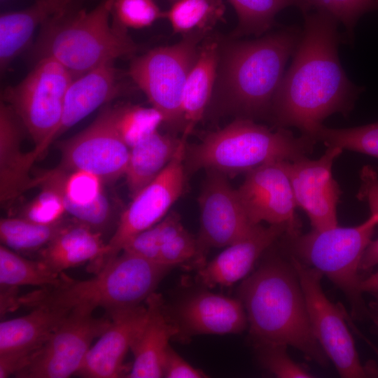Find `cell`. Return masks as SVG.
<instances>
[{
	"instance_id": "cell-1",
	"label": "cell",
	"mask_w": 378,
	"mask_h": 378,
	"mask_svg": "<svg viewBox=\"0 0 378 378\" xmlns=\"http://www.w3.org/2000/svg\"><path fill=\"white\" fill-rule=\"evenodd\" d=\"M304 15L300 41L270 113L278 127H296L310 136L328 116L349 115L364 88L349 80L340 63L337 21L321 11Z\"/></svg>"
},
{
	"instance_id": "cell-2",
	"label": "cell",
	"mask_w": 378,
	"mask_h": 378,
	"mask_svg": "<svg viewBox=\"0 0 378 378\" xmlns=\"http://www.w3.org/2000/svg\"><path fill=\"white\" fill-rule=\"evenodd\" d=\"M249 332L256 344L279 343L326 367L328 358L315 338L304 296L290 262L266 260L239 288Z\"/></svg>"
},
{
	"instance_id": "cell-3",
	"label": "cell",
	"mask_w": 378,
	"mask_h": 378,
	"mask_svg": "<svg viewBox=\"0 0 378 378\" xmlns=\"http://www.w3.org/2000/svg\"><path fill=\"white\" fill-rule=\"evenodd\" d=\"M302 31L289 26L255 39L220 43L214 92L241 115L240 118L270 113L285 66Z\"/></svg>"
},
{
	"instance_id": "cell-4",
	"label": "cell",
	"mask_w": 378,
	"mask_h": 378,
	"mask_svg": "<svg viewBox=\"0 0 378 378\" xmlns=\"http://www.w3.org/2000/svg\"><path fill=\"white\" fill-rule=\"evenodd\" d=\"M169 269L122 251L94 277L81 281L68 277L55 286L20 295L19 303L30 309L49 306L94 311L102 307L108 313L145 302Z\"/></svg>"
},
{
	"instance_id": "cell-5",
	"label": "cell",
	"mask_w": 378,
	"mask_h": 378,
	"mask_svg": "<svg viewBox=\"0 0 378 378\" xmlns=\"http://www.w3.org/2000/svg\"><path fill=\"white\" fill-rule=\"evenodd\" d=\"M111 6V0H104L90 11L50 17L41 24L34 55L55 59L77 78L134 54L138 45L127 30L110 22Z\"/></svg>"
},
{
	"instance_id": "cell-6",
	"label": "cell",
	"mask_w": 378,
	"mask_h": 378,
	"mask_svg": "<svg viewBox=\"0 0 378 378\" xmlns=\"http://www.w3.org/2000/svg\"><path fill=\"white\" fill-rule=\"evenodd\" d=\"M316 143L287 128L274 130L253 120L238 118L206 134L200 143L186 145L185 161L192 172L205 169L233 176L270 162L307 157Z\"/></svg>"
},
{
	"instance_id": "cell-7",
	"label": "cell",
	"mask_w": 378,
	"mask_h": 378,
	"mask_svg": "<svg viewBox=\"0 0 378 378\" xmlns=\"http://www.w3.org/2000/svg\"><path fill=\"white\" fill-rule=\"evenodd\" d=\"M378 214L354 227L338 225L288 237L292 255L326 275L346 296L355 319L369 316L360 288V263L372 241Z\"/></svg>"
},
{
	"instance_id": "cell-8",
	"label": "cell",
	"mask_w": 378,
	"mask_h": 378,
	"mask_svg": "<svg viewBox=\"0 0 378 378\" xmlns=\"http://www.w3.org/2000/svg\"><path fill=\"white\" fill-rule=\"evenodd\" d=\"M205 36L200 33L183 36L179 42L151 49L130 63L129 76L172 131L183 132V91Z\"/></svg>"
},
{
	"instance_id": "cell-9",
	"label": "cell",
	"mask_w": 378,
	"mask_h": 378,
	"mask_svg": "<svg viewBox=\"0 0 378 378\" xmlns=\"http://www.w3.org/2000/svg\"><path fill=\"white\" fill-rule=\"evenodd\" d=\"M74 79L72 74L51 57L38 60L18 85L7 88L4 102L13 109L35 144L28 152L31 164L45 151V145L62 115L64 97Z\"/></svg>"
},
{
	"instance_id": "cell-10",
	"label": "cell",
	"mask_w": 378,
	"mask_h": 378,
	"mask_svg": "<svg viewBox=\"0 0 378 378\" xmlns=\"http://www.w3.org/2000/svg\"><path fill=\"white\" fill-rule=\"evenodd\" d=\"M306 302L313 334L342 377L368 375L362 365L354 338L347 326L346 312L326 297L321 287L323 274L291 255Z\"/></svg>"
},
{
	"instance_id": "cell-11",
	"label": "cell",
	"mask_w": 378,
	"mask_h": 378,
	"mask_svg": "<svg viewBox=\"0 0 378 378\" xmlns=\"http://www.w3.org/2000/svg\"><path fill=\"white\" fill-rule=\"evenodd\" d=\"M186 141H183L161 173L132 197V202L121 214L104 253L89 264L91 272H98L122 252L132 237L160 222L183 194Z\"/></svg>"
},
{
	"instance_id": "cell-12",
	"label": "cell",
	"mask_w": 378,
	"mask_h": 378,
	"mask_svg": "<svg viewBox=\"0 0 378 378\" xmlns=\"http://www.w3.org/2000/svg\"><path fill=\"white\" fill-rule=\"evenodd\" d=\"M85 309L71 312L15 374L19 378H66L81 368L92 341L109 326V316L97 318Z\"/></svg>"
},
{
	"instance_id": "cell-13",
	"label": "cell",
	"mask_w": 378,
	"mask_h": 378,
	"mask_svg": "<svg viewBox=\"0 0 378 378\" xmlns=\"http://www.w3.org/2000/svg\"><path fill=\"white\" fill-rule=\"evenodd\" d=\"M59 148L62 158L57 169L89 172L104 182L125 175L130 153L115 127L111 106L104 107L83 131L61 142Z\"/></svg>"
},
{
	"instance_id": "cell-14",
	"label": "cell",
	"mask_w": 378,
	"mask_h": 378,
	"mask_svg": "<svg viewBox=\"0 0 378 378\" xmlns=\"http://www.w3.org/2000/svg\"><path fill=\"white\" fill-rule=\"evenodd\" d=\"M207 172L199 197L201 228L193 260L197 270L206 263V254L210 248L226 247L255 225L248 218L237 189L230 186L227 176L216 170Z\"/></svg>"
},
{
	"instance_id": "cell-15",
	"label": "cell",
	"mask_w": 378,
	"mask_h": 378,
	"mask_svg": "<svg viewBox=\"0 0 378 378\" xmlns=\"http://www.w3.org/2000/svg\"><path fill=\"white\" fill-rule=\"evenodd\" d=\"M287 161L270 162L246 172L237 191L253 224L284 225L287 237H294L300 234L301 223Z\"/></svg>"
},
{
	"instance_id": "cell-16",
	"label": "cell",
	"mask_w": 378,
	"mask_h": 378,
	"mask_svg": "<svg viewBox=\"0 0 378 378\" xmlns=\"http://www.w3.org/2000/svg\"><path fill=\"white\" fill-rule=\"evenodd\" d=\"M342 151L339 147L330 146L318 159L304 157L287 161L297 206L306 213L314 230L338 225L337 206L341 190L332 169Z\"/></svg>"
},
{
	"instance_id": "cell-17",
	"label": "cell",
	"mask_w": 378,
	"mask_h": 378,
	"mask_svg": "<svg viewBox=\"0 0 378 378\" xmlns=\"http://www.w3.org/2000/svg\"><path fill=\"white\" fill-rule=\"evenodd\" d=\"M108 315L109 326L90 347L76 374L90 378L126 377L127 370L123 361L146 321L147 307L141 304L112 311Z\"/></svg>"
},
{
	"instance_id": "cell-18",
	"label": "cell",
	"mask_w": 378,
	"mask_h": 378,
	"mask_svg": "<svg viewBox=\"0 0 378 378\" xmlns=\"http://www.w3.org/2000/svg\"><path fill=\"white\" fill-rule=\"evenodd\" d=\"M175 323L180 332L191 335L237 334L248 324L244 307L239 299L208 291L195 293L175 309Z\"/></svg>"
},
{
	"instance_id": "cell-19",
	"label": "cell",
	"mask_w": 378,
	"mask_h": 378,
	"mask_svg": "<svg viewBox=\"0 0 378 378\" xmlns=\"http://www.w3.org/2000/svg\"><path fill=\"white\" fill-rule=\"evenodd\" d=\"M286 234L281 225H255L243 237L226 248L198 270V280L204 286H228L242 279L255 262L280 236Z\"/></svg>"
},
{
	"instance_id": "cell-20",
	"label": "cell",
	"mask_w": 378,
	"mask_h": 378,
	"mask_svg": "<svg viewBox=\"0 0 378 378\" xmlns=\"http://www.w3.org/2000/svg\"><path fill=\"white\" fill-rule=\"evenodd\" d=\"M145 302L146 319L132 345L134 361L126 377H164V363L169 340L180 332L167 314L160 294L153 293Z\"/></svg>"
},
{
	"instance_id": "cell-21",
	"label": "cell",
	"mask_w": 378,
	"mask_h": 378,
	"mask_svg": "<svg viewBox=\"0 0 378 378\" xmlns=\"http://www.w3.org/2000/svg\"><path fill=\"white\" fill-rule=\"evenodd\" d=\"M120 91L113 63L102 65L73 80L66 91L60 120L45 145L52 141Z\"/></svg>"
},
{
	"instance_id": "cell-22",
	"label": "cell",
	"mask_w": 378,
	"mask_h": 378,
	"mask_svg": "<svg viewBox=\"0 0 378 378\" xmlns=\"http://www.w3.org/2000/svg\"><path fill=\"white\" fill-rule=\"evenodd\" d=\"M71 309L37 306L22 316L0 323V355L29 357L48 340Z\"/></svg>"
},
{
	"instance_id": "cell-23",
	"label": "cell",
	"mask_w": 378,
	"mask_h": 378,
	"mask_svg": "<svg viewBox=\"0 0 378 378\" xmlns=\"http://www.w3.org/2000/svg\"><path fill=\"white\" fill-rule=\"evenodd\" d=\"M18 116L6 102L0 106V196L8 203L25 190L37 186L29 176L31 164L27 153L21 149V132Z\"/></svg>"
},
{
	"instance_id": "cell-24",
	"label": "cell",
	"mask_w": 378,
	"mask_h": 378,
	"mask_svg": "<svg viewBox=\"0 0 378 378\" xmlns=\"http://www.w3.org/2000/svg\"><path fill=\"white\" fill-rule=\"evenodd\" d=\"M220 42L204 39L197 60L186 79L182 94L183 135L187 138L203 118L216 80Z\"/></svg>"
},
{
	"instance_id": "cell-25",
	"label": "cell",
	"mask_w": 378,
	"mask_h": 378,
	"mask_svg": "<svg viewBox=\"0 0 378 378\" xmlns=\"http://www.w3.org/2000/svg\"><path fill=\"white\" fill-rule=\"evenodd\" d=\"M102 233L75 219L48 245L38 251V260L57 273L90 263L99 258L106 249Z\"/></svg>"
},
{
	"instance_id": "cell-26",
	"label": "cell",
	"mask_w": 378,
	"mask_h": 378,
	"mask_svg": "<svg viewBox=\"0 0 378 378\" xmlns=\"http://www.w3.org/2000/svg\"><path fill=\"white\" fill-rule=\"evenodd\" d=\"M183 141L157 130L130 148L124 176L132 197L161 173Z\"/></svg>"
},
{
	"instance_id": "cell-27",
	"label": "cell",
	"mask_w": 378,
	"mask_h": 378,
	"mask_svg": "<svg viewBox=\"0 0 378 378\" xmlns=\"http://www.w3.org/2000/svg\"><path fill=\"white\" fill-rule=\"evenodd\" d=\"M59 14L55 0H37L18 11L2 13L0 17V67L4 72L10 63L29 44L39 24Z\"/></svg>"
},
{
	"instance_id": "cell-28",
	"label": "cell",
	"mask_w": 378,
	"mask_h": 378,
	"mask_svg": "<svg viewBox=\"0 0 378 378\" xmlns=\"http://www.w3.org/2000/svg\"><path fill=\"white\" fill-rule=\"evenodd\" d=\"M68 277L53 272L38 259L29 260L2 244L0 246V286L41 288L55 286Z\"/></svg>"
},
{
	"instance_id": "cell-29",
	"label": "cell",
	"mask_w": 378,
	"mask_h": 378,
	"mask_svg": "<svg viewBox=\"0 0 378 378\" xmlns=\"http://www.w3.org/2000/svg\"><path fill=\"white\" fill-rule=\"evenodd\" d=\"M72 220L64 219L57 223L45 225L34 223L20 216L1 218V242L2 245L15 252L39 251Z\"/></svg>"
},
{
	"instance_id": "cell-30",
	"label": "cell",
	"mask_w": 378,
	"mask_h": 378,
	"mask_svg": "<svg viewBox=\"0 0 378 378\" xmlns=\"http://www.w3.org/2000/svg\"><path fill=\"white\" fill-rule=\"evenodd\" d=\"M225 10L222 0H176L165 12V18L175 34L206 35L224 20Z\"/></svg>"
},
{
	"instance_id": "cell-31",
	"label": "cell",
	"mask_w": 378,
	"mask_h": 378,
	"mask_svg": "<svg viewBox=\"0 0 378 378\" xmlns=\"http://www.w3.org/2000/svg\"><path fill=\"white\" fill-rule=\"evenodd\" d=\"M238 17L234 37L260 36L270 30L276 15L283 9L295 6L304 10L302 0H229Z\"/></svg>"
},
{
	"instance_id": "cell-32",
	"label": "cell",
	"mask_w": 378,
	"mask_h": 378,
	"mask_svg": "<svg viewBox=\"0 0 378 378\" xmlns=\"http://www.w3.org/2000/svg\"><path fill=\"white\" fill-rule=\"evenodd\" d=\"M310 136L326 147H339L378 158V121L348 128H330L321 125Z\"/></svg>"
},
{
	"instance_id": "cell-33",
	"label": "cell",
	"mask_w": 378,
	"mask_h": 378,
	"mask_svg": "<svg viewBox=\"0 0 378 378\" xmlns=\"http://www.w3.org/2000/svg\"><path fill=\"white\" fill-rule=\"evenodd\" d=\"M115 127L125 144L134 145L158 130L162 114L153 106L125 104L113 107Z\"/></svg>"
},
{
	"instance_id": "cell-34",
	"label": "cell",
	"mask_w": 378,
	"mask_h": 378,
	"mask_svg": "<svg viewBox=\"0 0 378 378\" xmlns=\"http://www.w3.org/2000/svg\"><path fill=\"white\" fill-rule=\"evenodd\" d=\"M163 232L160 263L172 267L195 258L197 242L182 225L176 213L162 218Z\"/></svg>"
},
{
	"instance_id": "cell-35",
	"label": "cell",
	"mask_w": 378,
	"mask_h": 378,
	"mask_svg": "<svg viewBox=\"0 0 378 378\" xmlns=\"http://www.w3.org/2000/svg\"><path fill=\"white\" fill-rule=\"evenodd\" d=\"M41 192L22 209L20 217L34 223L50 225L64 220L66 213L59 188L51 181L37 177Z\"/></svg>"
},
{
	"instance_id": "cell-36",
	"label": "cell",
	"mask_w": 378,
	"mask_h": 378,
	"mask_svg": "<svg viewBox=\"0 0 378 378\" xmlns=\"http://www.w3.org/2000/svg\"><path fill=\"white\" fill-rule=\"evenodd\" d=\"M304 14L311 9L324 12L345 27L348 38L352 41L354 28L364 14L378 8L377 0H302Z\"/></svg>"
},
{
	"instance_id": "cell-37",
	"label": "cell",
	"mask_w": 378,
	"mask_h": 378,
	"mask_svg": "<svg viewBox=\"0 0 378 378\" xmlns=\"http://www.w3.org/2000/svg\"><path fill=\"white\" fill-rule=\"evenodd\" d=\"M111 13L112 22L127 30L147 27L165 18L155 0H111Z\"/></svg>"
},
{
	"instance_id": "cell-38",
	"label": "cell",
	"mask_w": 378,
	"mask_h": 378,
	"mask_svg": "<svg viewBox=\"0 0 378 378\" xmlns=\"http://www.w3.org/2000/svg\"><path fill=\"white\" fill-rule=\"evenodd\" d=\"M258 359L262 365L280 378H309L313 377L300 364L290 358L288 352V345L279 343H268L255 345Z\"/></svg>"
},
{
	"instance_id": "cell-39",
	"label": "cell",
	"mask_w": 378,
	"mask_h": 378,
	"mask_svg": "<svg viewBox=\"0 0 378 378\" xmlns=\"http://www.w3.org/2000/svg\"><path fill=\"white\" fill-rule=\"evenodd\" d=\"M162 220L132 237L122 251L160 263L163 232Z\"/></svg>"
},
{
	"instance_id": "cell-40",
	"label": "cell",
	"mask_w": 378,
	"mask_h": 378,
	"mask_svg": "<svg viewBox=\"0 0 378 378\" xmlns=\"http://www.w3.org/2000/svg\"><path fill=\"white\" fill-rule=\"evenodd\" d=\"M360 186L356 194L358 200L366 202L370 214H378V173L371 165L360 171Z\"/></svg>"
},
{
	"instance_id": "cell-41",
	"label": "cell",
	"mask_w": 378,
	"mask_h": 378,
	"mask_svg": "<svg viewBox=\"0 0 378 378\" xmlns=\"http://www.w3.org/2000/svg\"><path fill=\"white\" fill-rule=\"evenodd\" d=\"M164 377L203 378L206 375L192 366L169 346L164 363Z\"/></svg>"
},
{
	"instance_id": "cell-42",
	"label": "cell",
	"mask_w": 378,
	"mask_h": 378,
	"mask_svg": "<svg viewBox=\"0 0 378 378\" xmlns=\"http://www.w3.org/2000/svg\"><path fill=\"white\" fill-rule=\"evenodd\" d=\"M377 265L378 239L372 240L366 248L360 263V271H368Z\"/></svg>"
},
{
	"instance_id": "cell-43",
	"label": "cell",
	"mask_w": 378,
	"mask_h": 378,
	"mask_svg": "<svg viewBox=\"0 0 378 378\" xmlns=\"http://www.w3.org/2000/svg\"><path fill=\"white\" fill-rule=\"evenodd\" d=\"M360 288L362 293L378 294V271L365 279H361Z\"/></svg>"
},
{
	"instance_id": "cell-44",
	"label": "cell",
	"mask_w": 378,
	"mask_h": 378,
	"mask_svg": "<svg viewBox=\"0 0 378 378\" xmlns=\"http://www.w3.org/2000/svg\"><path fill=\"white\" fill-rule=\"evenodd\" d=\"M374 298L370 302L368 307L369 316L378 328V294H374Z\"/></svg>"
},
{
	"instance_id": "cell-45",
	"label": "cell",
	"mask_w": 378,
	"mask_h": 378,
	"mask_svg": "<svg viewBox=\"0 0 378 378\" xmlns=\"http://www.w3.org/2000/svg\"><path fill=\"white\" fill-rule=\"evenodd\" d=\"M72 0H55L58 7L59 14L66 11V9Z\"/></svg>"
},
{
	"instance_id": "cell-46",
	"label": "cell",
	"mask_w": 378,
	"mask_h": 378,
	"mask_svg": "<svg viewBox=\"0 0 378 378\" xmlns=\"http://www.w3.org/2000/svg\"><path fill=\"white\" fill-rule=\"evenodd\" d=\"M168 1H169L171 4L174 3V1H176V0H167Z\"/></svg>"
},
{
	"instance_id": "cell-47",
	"label": "cell",
	"mask_w": 378,
	"mask_h": 378,
	"mask_svg": "<svg viewBox=\"0 0 378 378\" xmlns=\"http://www.w3.org/2000/svg\"><path fill=\"white\" fill-rule=\"evenodd\" d=\"M377 1H378V0H377Z\"/></svg>"
}]
</instances>
